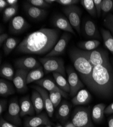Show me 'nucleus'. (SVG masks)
Listing matches in <instances>:
<instances>
[{"label": "nucleus", "mask_w": 113, "mask_h": 127, "mask_svg": "<svg viewBox=\"0 0 113 127\" xmlns=\"http://www.w3.org/2000/svg\"><path fill=\"white\" fill-rule=\"evenodd\" d=\"M7 104V101L5 100L1 99L0 101V114L2 115V113L5 110Z\"/></svg>", "instance_id": "41"}, {"label": "nucleus", "mask_w": 113, "mask_h": 127, "mask_svg": "<svg viewBox=\"0 0 113 127\" xmlns=\"http://www.w3.org/2000/svg\"><path fill=\"white\" fill-rule=\"evenodd\" d=\"M95 9L96 10L97 16L99 18L101 14V4L102 0H93Z\"/></svg>", "instance_id": "39"}, {"label": "nucleus", "mask_w": 113, "mask_h": 127, "mask_svg": "<svg viewBox=\"0 0 113 127\" xmlns=\"http://www.w3.org/2000/svg\"><path fill=\"white\" fill-rule=\"evenodd\" d=\"M29 27L30 25L21 16H15L9 23L10 32L15 35L23 33Z\"/></svg>", "instance_id": "10"}, {"label": "nucleus", "mask_w": 113, "mask_h": 127, "mask_svg": "<svg viewBox=\"0 0 113 127\" xmlns=\"http://www.w3.org/2000/svg\"><path fill=\"white\" fill-rule=\"evenodd\" d=\"M104 25L113 36V14H108L104 20Z\"/></svg>", "instance_id": "36"}, {"label": "nucleus", "mask_w": 113, "mask_h": 127, "mask_svg": "<svg viewBox=\"0 0 113 127\" xmlns=\"http://www.w3.org/2000/svg\"><path fill=\"white\" fill-rule=\"evenodd\" d=\"M5 117L7 121L9 123L18 127L21 126L20 107L16 99H13L10 102Z\"/></svg>", "instance_id": "8"}, {"label": "nucleus", "mask_w": 113, "mask_h": 127, "mask_svg": "<svg viewBox=\"0 0 113 127\" xmlns=\"http://www.w3.org/2000/svg\"><path fill=\"white\" fill-rule=\"evenodd\" d=\"M67 71L68 82L70 88V96L74 97L79 91L84 88V85L73 68L69 67L68 68Z\"/></svg>", "instance_id": "9"}, {"label": "nucleus", "mask_w": 113, "mask_h": 127, "mask_svg": "<svg viewBox=\"0 0 113 127\" xmlns=\"http://www.w3.org/2000/svg\"><path fill=\"white\" fill-rule=\"evenodd\" d=\"M23 9L26 14L29 18L35 20L43 19L47 13V11L45 9L36 7L28 2L24 4Z\"/></svg>", "instance_id": "15"}, {"label": "nucleus", "mask_w": 113, "mask_h": 127, "mask_svg": "<svg viewBox=\"0 0 113 127\" xmlns=\"http://www.w3.org/2000/svg\"><path fill=\"white\" fill-rule=\"evenodd\" d=\"M71 106L70 104L67 102L64 101L60 105L58 109V118L63 121H66L68 118L70 111Z\"/></svg>", "instance_id": "30"}, {"label": "nucleus", "mask_w": 113, "mask_h": 127, "mask_svg": "<svg viewBox=\"0 0 113 127\" xmlns=\"http://www.w3.org/2000/svg\"><path fill=\"white\" fill-rule=\"evenodd\" d=\"M45 1H46V2L47 4H48L49 5H50V4H51L55 2H56V0H45Z\"/></svg>", "instance_id": "48"}, {"label": "nucleus", "mask_w": 113, "mask_h": 127, "mask_svg": "<svg viewBox=\"0 0 113 127\" xmlns=\"http://www.w3.org/2000/svg\"><path fill=\"white\" fill-rule=\"evenodd\" d=\"M79 2H80V1L78 0H56V2L65 7L75 5L78 3Z\"/></svg>", "instance_id": "38"}, {"label": "nucleus", "mask_w": 113, "mask_h": 127, "mask_svg": "<svg viewBox=\"0 0 113 127\" xmlns=\"http://www.w3.org/2000/svg\"><path fill=\"white\" fill-rule=\"evenodd\" d=\"M105 113L107 114H113V102L106 108L105 110Z\"/></svg>", "instance_id": "43"}, {"label": "nucleus", "mask_w": 113, "mask_h": 127, "mask_svg": "<svg viewBox=\"0 0 113 127\" xmlns=\"http://www.w3.org/2000/svg\"><path fill=\"white\" fill-rule=\"evenodd\" d=\"M44 75L43 68L42 67L30 70L27 76L26 83L29 84L33 82H36L42 78Z\"/></svg>", "instance_id": "27"}, {"label": "nucleus", "mask_w": 113, "mask_h": 127, "mask_svg": "<svg viewBox=\"0 0 113 127\" xmlns=\"http://www.w3.org/2000/svg\"><path fill=\"white\" fill-rule=\"evenodd\" d=\"M8 5L6 1H5V0H1L0 1V10H1V11H2L3 9L5 10L7 8V6Z\"/></svg>", "instance_id": "44"}, {"label": "nucleus", "mask_w": 113, "mask_h": 127, "mask_svg": "<svg viewBox=\"0 0 113 127\" xmlns=\"http://www.w3.org/2000/svg\"><path fill=\"white\" fill-rule=\"evenodd\" d=\"M29 72L28 70L20 69H18L15 72L13 82L18 92L23 93L28 90L26 78Z\"/></svg>", "instance_id": "11"}, {"label": "nucleus", "mask_w": 113, "mask_h": 127, "mask_svg": "<svg viewBox=\"0 0 113 127\" xmlns=\"http://www.w3.org/2000/svg\"><path fill=\"white\" fill-rule=\"evenodd\" d=\"M36 84L49 92H57L60 93L62 96L65 98L68 97L67 93L61 90L57 85L52 81L48 78H42L41 79L35 82Z\"/></svg>", "instance_id": "17"}, {"label": "nucleus", "mask_w": 113, "mask_h": 127, "mask_svg": "<svg viewBox=\"0 0 113 127\" xmlns=\"http://www.w3.org/2000/svg\"><path fill=\"white\" fill-rule=\"evenodd\" d=\"M20 116L23 117L25 115H34L35 113V110L32 101L29 96L23 97L20 100Z\"/></svg>", "instance_id": "19"}, {"label": "nucleus", "mask_w": 113, "mask_h": 127, "mask_svg": "<svg viewBox=\"0 0 113 127\" xmlns=\"http://www.w3.org/2000/svg\"><path fill=\"white\" fill-rule=\"evenodd\" d=\"M0 75H1V77L3 78L13 81L15 73L12 66L8 64H5L3 65L0 70Z\"/></svg>", "instance_id": "29"}, {"label": "nucleus", "mask_w": 113, "mask_h": 127, "mask_svg": "<svg viewBox=\"0 0 113 127\" xmlns=\"http://www.w3.org/2000/svg\"><path fill=\"white\" fill-rule=\"evenodd\" d=\"M101 34L105 47L113 56V36L109 30L104 29H101Z\"/></svg>", "instance_id": "26"}, {"label": "nucleus", "mask_w": 113, "mask_h": 127, "mask_svg": "<svg viewBox=\"0 0 113 127\" xmlns=\"http://www.w3.org/2000/svg\"><path fill=\"white\" fill-rule=\"evenodd\" d=\"M64 127H77L72 122H68L65 124Z\"/></svg>", "instance_id": "46"}, {"label": "nucleus", "mask_w": 113, "mask_h": 127, "mask_svg": "<svg viewBox=\"0 0 113 127\" xmlns=\"http://www.w3.org/2000/svg\"><path fill=\"white\" fill-rule=\"evenodd\" d=\"M91 95L89 92L85 89L79 91L71 100L74 105H82L88 104L91 100Z\"/></svg>", "instance_id": "21"}, {"label": "nucleus", "mask_w": 113, "mask_h": 127, "mask_svg": "<svg viewBox=\"0 0 113 127\" xmlns=\"http://www.w3.org/2000/svg\"><path fill=\"white\" fill-rule=\"evenodd\" d=\"M55 127H63L62 126H61V125H59V124H57V126H56Z\"/></svg>", "instance_id": "49"}, {"label": "nucleus", "mask_w": 113, "mask_h": 127, "mask_svg": "<svg viewBox=\"0 0 113 127\" xmlns=\"http://www.w3.org/2000/svg\"><path fill=\"white\" fill-rule=\"evenodd\" d=\"M69 55L83 82L88 87L91 80L94 67L79 49H71L69 51Z\"/></svg>", "instance_id": "3"}, {"label": "nucleus", "mask_w": 113, "mask_h": 127, "mask_svg": "<svg viewBox=\"0 0 113 127\" xmlns=\"http://www.w3.org/2000/svg\"><path fill=\"white\" fill-rule=\"evenodd\" d=\"M71 122L77 127H94L90 107L76 108L71 116Z\"/></svg>", "instance_id": "4"}, {"label": "nucleus", "mask_w": 113, "mask_h": 127, "mask_svg": "<svg viewBox=\"0 0 113 127\" xmlns=\"http://www.w3.org/2000/svg\"><path fill=\"white\" fill-rule=\"evenodd\" d=\"M84 33L85 35L89 39H100V34L96 26L91 20H87L83 26Z\"/></svg>", "instance_id": "20"}, {"label": "nucleus", "mask_w": 113, "mask_h": 127, "mask_svg": "<svg viewBox=\"0 0 113 127\" xmlns=\"http://www.w3.org/2000/svg\"><path fill=\"white\" fill-rule=\"evenodd\" d=\"M15 90L13 84L6 79L0 80V95L2 97H7L15 93Z\"/></svg>", "instance_id": "24"}, {"label": "nucleus", "mask_w": 113, "mask_h": 127, "mask_svg": "<svg viewBox=\"0 0 113 127\" xmlns=\"http://www.w3.org/2000/svg\"><path fill=\"white\" fill-rule=\"evenodd\" d=\"M106 105L99 103L95 105L91 111V118L93 121L96 124L101 122L104 117Z\"/></svg>", "instance_id": "22"}, {"label": "nucleus", "mask_w": 113, "mask_h": 127, "mask_svg": "<svg viewBox=\"0 0 113 127\" xmlns=\"http://www.w3.org/2000/svg\"><path fill=\"white\" fill-rule=\"evenodd\" d=\"M18 9V5L7 7L3 11V20L5 23L11 20L16 14Z\"/></svg>", "instance_id": "31"}, {"label": "nucleus", "mask_w": 113, "mask_h": 127, "mask_svg": "<svg viewBox=\"0 0 113 127\" xmlns=\"http://www.w3.org/2000/svg\"><path fill=\"white\" fill-rule=\"evenodd\" d=\"M88 88L97 96L109 97L113 93V67L109 62L94 67Z\"/></svg>", "instance_id": "2"}, {"label": "nucleus", "mask_w": 113, "mask_h": 127, "mask_svg": "<svg viewBox=\"0 0 113 127\" xmlns=\"http://www.w3.org/2000/svg\"><path fill=\"white\" fill-rule=\"evenodd\" d=\"M53 26L67 32V33H70L72 34L76 35L74 30L71 27L68 18L64 16L58 15L56 16L53 20Z\"/></svg>", "instance_id": "18"}, {"label": "nucleus", "mask_w": 113, "mask_h": 127, "mask_svg": "<svg viewBox=\"0 0 113 127\" xmlns=\"http://www.w3.org/2000/svg\"><path fill=\"white\" fill-rule=\"evenodd\" d=\"M8 35L5 33L1 34L0 35V45L2 46V44L5 43V42L8 39Z\"/></svg>", "instance_id": "42"}, {"label": "nucleus", "mask_w": 113, "mask_h": 127, "mask_svg": "<svg viewBox=\"0 0 113 127\" xmlns=\"http://www.w3.org/2000/svg\"><path fill=\"white\" fill-rule=\"evenodd\" d=\"M45 127H51V125H46V126H45Z\"/></svg>", "instance_id": "50"}, {"label": "nucleus", "mask_w": 113, "mask_h": 127, "mask_svg": "<svg viewBox=\"0 0 113 127\" xmlns=\"http://www.w3.org/2000/svg\"><path fill=\"white\" fill-rule=\"evenodd\" d=\"M63 12L67 17L71 27L78 34H80L81 16L82 14L80 8L75 5L65 7L63 8Z\"/></svg>", "instance_id": "7"}, {"label": "nucleus", "mask_w": 113, "mask_h": 127, "mask_svg": "<svg viewBox=\"0 0 113 127\" xmlns=\"http://www.w3.org/2000/svg\"><path fill=\"white\" fill-rule=\"evenodd\" d=\"M31 101L37 114H40L45 109L43 98L41 94L36 90H34L32 92Z\"/></svg>", "instance_id": "23"}, {"label": "nucleus", "mask_w": 113, "mask_h": 127, "mask_svg": "<svg viewBox=\"0 0 113 127\" xmlns=\"http://www.w3.org/2000/svg\"><path fill=\"white\" fill-rule=\"evenodd\" d=\"M45 127V126H40V127Z\"/></svg>", "instance_id": "51"}, {"label": "nucleus", "mask_w": 113, "mask_h": 127, "mask_svg": "<svg viewBox=\"0 0 113 127\" xmlns=\"http://www.w3.org/2000/svg\"><path fill=\"white\" fill-rule=\"evenodd\" d=\"M6 2L9 6H13L17 5L18 1L17 0H7Z\"/></svg>", "instance_id": "45"}, {"label": "nucleus", "mask_w": 113, "mask_h": 127, "mask_svg": "<svg viewBox=\"0 0 113 127\" xmlns=\"http://www.w3.org/2000/svg\"><path fill=\"white\" fill-rule=\"evenodd\" d=\"M80 3L91 16L94 17L97 16L96 10L93 0H81Z\"/></svg>", "instance_id": "33"}, {"label": "nucleus", "mask_w": 113, "mask_h": 127, "mask_svg": "<svg viewBox=\"0 0 113 127\" xmlns=\"http://www.w3.org/2000/svg\"><path fill=\"white\" fill-rule=\"evenodd\" d=\"M59 31L43 28L27 35L17 46L16 50L23 54L44 55L52 50L57 43Z\"/></svg>", "instance_id": "1"}, {"label": "nucleus", "mask_w": 113, "mask_h": 127, "mask_svg": "<svg viewBox=\"0 0 113 127\" xmlns=\"http://www.w3.org/2000/svg\"><path fill=\"white\" fill-rule=\"evenodd\" d=\"M18 43V40L13 37L9 38L3 44V51L5 55L10 54L16 47Z\"/></svg>", "instance_id": "32"}, {"label": "nucleus", "mask_w": 113, "mask_h": 127, "mask_svg": "<svg viewBox=\"0 0 113 127\" xmlns=\"http://www.w3.org/2000/svg\"><path fill=\"white\" fill-rule=\"evenodd\" d=\"M112 66L113 67V60H112Z\"/></svg>", "instance_id": "52"}, {"label": "nucleus", "mask_w": 113, "mask_h": 127, "mask_svg": "<svg viewBox=\"0 0 113 127\" xmlns=\"http://www.w3.org/2000/svg\"><path fill=\"white\" fill-rule=\"evenodd\" d=\"M39 61L42 65L46 74L57 72L66 76V69L64 60L56 57L40 58Z\"/></svg>", "instance_id": "5"}, {"label": "nucleus", "mask_w": 113, "mask_h": 127, "mask_svg": "<svg viewBox=\"0 0 113 127\" xmlns=\"http://www.w3.org/2000/svg\"><path fill=\"white\" fill-rule=\"evenodd\" d=\"M53 76L57 86L66 93H70V88L68 81L61 74L57 72H53Z\"/></svg>", "instance_id": "25"}, {"label": "nucleus", "mask_w": 113, "mask_h": 127, "mask_svg": "<svg viewBox=\"0 0 113 127\" xmlns=\"http://www.w3.org/2000/svg\"><path fill=\"white\" fill-rule=\"evenodd\" d=\"M108 126L109 127H113V116L109 119Z\"/></svg>", "instance_id": "47"}, {"label": "nucleus", "mask_w": 113, "mask_h": 127, "mask_svg": "<svg viewBox=\"0 0 113 127\" xmlns=\"http://www.w3.org/2000/svg\"><path fill=\"white\" fill-rule=\"evenodd\" d=\"M49 96L54 107H57L60 103L62 95L57 92H49Z\"/></svg>", "instance_id": "35"}, {"label": "nucleus", "mask_w": 113, "mask_h": 127, "mask_svg": "<svg viewBox=\"0 0 113 127\" xmlns=\"http://www.w3.org/2000/svg\"><path fill=\"white\" fill-rule=\"evenodd\" d=\"M15 66L18 69L26 70H32L41 67L39 62L33 57H26L20 58L15 61Z\"/></svg>", "instance_id": "14"}, {"label": "nucleus", "mask_w": 113, "mask_h": 127, "mask_svg": "<svg viewBox=\"0 0 113 127\" xmlns=\"http://www.w3.org/2000/svg\"><path fill=\"white\" fill-rule=\"evenodd\" d=\"M100 44L99 41L97 39H91L85 41L79 42L78 46L81 50L85 51H91L95 50Z\"/></svg>", "instance_id": "28"}, {"label": "nucleus", "mask_w": 113, "mask_h": 127, "mask_svg": "<svg viewBox=\"0 0 113 127\" xmlns=\"http://www.w3.org/2000/svg\"><path fill=\"white\" fill-rule=\"evenodd\" d=\"M32 87L35 90H36L41 94L43 100L45 109H46L47 113L49 117L52 118L54 113V107L50 100L49 94H48L47 91L40 86H34Z\"/></svg>", "instance_id": "16"}, {"label": "nucleus", "mask_w": 113, "mask_h": 127, "mask_svg": "<svg viewBox=\"0 0 113 127\" xmlns=\"http://www.w3.org/2000/svg\"><path fill=\"white\" fill-rule=\"evenodd\" d=\"M83 54L89 61L93 67L104 65L110 62L109 54L107 51L102 50H93L85 51L80 49Z\"/></svg>", "instance_id": "6"}, {"label": "nucleus", "mask_w": 113, "mask_h": 127, "mask_svg": "<svg viewBox=\"0 0 113 127\" xmlns=\"http://www.w3.org/2000/svg\"><path fill=\"white\" fill-rule=\"evenodd\" d=\"M113 11V0H103L101 4V13L103 16Z\"/></svg>", "instance_id": "34"}, {"label": "nucleus", "mask_w": 113, "mask_h": 127, "mask_svg": "<svg viewBox=\"0 0 113 127\" xmlns=\"http://www.w3.org/2000/svg\"><path fill=\"white\" fill-rule=\"evenodd\" d=\"M27 2L34 6L42 9L48 8L50 6L46 2L45 0H28Z\"/></svg>", "instance_id": "37"}, {"label": "nucleus", "mask_w": 113, "mask_h": 127, "mask_svg": "<svg viewBox=\"0 0 113 127\" xmlns=\"http://www.w3.org/2000/svg\"><path fill=\"white\" fill-rule=\"evenodd\" d=\"M70 38V35L68 33H64L53 48L47 54L46 57H56L63 54Z\"/></svg>", "instance_id": "13"}, {"label": "nucleus", "mask_w": 113, "mask_h": 127, "mask_svg": "<svg viewBox=\"0 0 113 127\" xmlns=\"http://www.w3.org/2000/svg\"><path fill=\"white\" fill-rule=\"evenodd\" d=\"M0 127H19L11 123H9L7 121L5 120L2 117L0 120Z\"/></svg>", "instance_id": "40"}, {"label": "nucleus", "mask_w": 113, "mask_h": 127, "mask_svg": "<svg viewBox=\"0 0 113 127\" xmlns=\"http://www.w3.org/2000/svg\"><path fill=\"white\" fill-rule=\"evenodd\" d=\"M48 114L42 113L38 115L26 118L24 122V127H39L41 126L51 125Z\"/></svg>", "instance_id": "12"}]
</instances>
